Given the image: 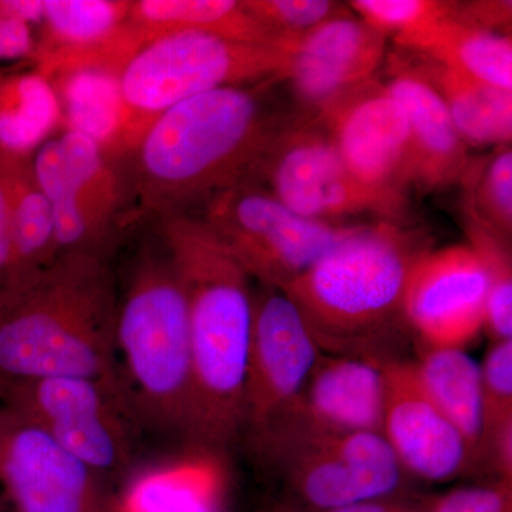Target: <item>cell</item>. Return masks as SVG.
<instances>
[{"instance_id":"6da1fadb","label":"cell","mask_w":512,"mask_h":512,"mask_svg":"<svg viewBox=\"0 0 512 512\" xmlns=\"http://www.w3.org/2000/svg\"><path fill=\"white\" fill-rule=\"evenodd\" d=\"M282 82L221 87L158 116L128 157L126 227L190 214L221 192L244 183L286 126L285 113L269 100Z\"/></svg>"},{"instance_id":"7a4b0ae2","label":"cell","mask_w":512,"mask_h":512,"mask_svg":"<svg viewBox=\"0 0 512 512\" xmlns=\"http://www.w3.org/2000/svg\"><path fill=\"white\" fill-rule=\"evenodd\" d=\"M156 222L187 296L194 387L190 444L222 454L241 429L254 323L252 279L201 217Z\"/></svg>"},{"instance_id":"3957f363","label":"cell","mask_w":512,"mask_h":512,"mask_svg":"<svg viewBox=\"0 0 512 512\" xmlns=\"http://www.w3.org/2000/svg\"><path fill=\"white\" fill-rule=\"evenodd\" d=\"M429 249L404 224H356L282 292L325 355L377 365L404 359L403 348L413 338L407 286Z\"/></svg>"},{"instance_id":"277c9868","label":"cell","mask_w":512,"mask_h":512,"mask_svg":"<svg viewBox=\"0 0 512 512\" xmlns=\"http://www.w3.org/2000/svg\"><path fill=\"white\" fill-rule=\"evenodd\" d=\"M117 306L110 258L60 255L25 295L0 311V383L49 377L120 383Z\"/></svg>"},{"instance_id":"5b68a950","label":"cell","mask_w":512,"mask_h":512,"mask_svg":"<svg viewBox=\"0 0 512 512\" xmlns=\"http://www.w3.org/2000/svg\"><path fill=\"white\" fill-rule=\"evenodd\" d=\"M116 366L141 427L190 443L194 387L187 296L157 237L138 251L117 306Z\"/></svg>"},{"instance_id":"8992f818","label":"cell","mask_w":512,"mask_h":512,"mask_svg":"<svg viewBox=\"0 0 512 512\" xmlns=\"http://www.w3.org/2000/svg\"><path fill=\"white\" fill-rule=\"evenodd\" d=\"M244 440L281 484L279 500L299 510L333 512L404 495L406 471L382 433L319 429L286 414Z\"/></svg>"},{"instance_id":"52a82bcc","label":"cell","mask_w":512,"mask_h":512,"mask_svg":"<svg viewBox=\"0 0 512 512\" xmlns=\"http://www.w3.org/2000/svg\"><path fill=\"white\" fill-rule=\"evenodd\" d=\"M292 52L207 33L164 36L144 46L117 74L120 124L111 158H126L158 116L221 87L288 79Z\"/></svg>"},{"instance_id":"ba28073f","label":"cell","mask_w":512,"mask_h":512,"mask_svg":"<svg viewBox=\"0 0 512 512\" xmlns=\"http://www.w3.org/2000/svg\"><path fill=\"white\" fill-rule=\"evenodd\" d=\"M0 404L42 427L107 484L133 473L143 427L120 383L92 377L0 383Z\"/></svg>"},{"instance_id":"9c48e42d","label":"cell","mask_w":512,"mask_h":512,"mask_svg":"<svg viewBox=\"0 0 512 512\" xmlns=\"http://www.w3.org/2000/svg\"><path fill=\"white\" fill-rule=\"evenodd\" d=\"M247 181L306 220L343 225L369 215L404 224L407 217V198L369 187L350 173L315 116H296Z\"/></svg>"},{"instance_id":"30bf717a","label":"cell","mask_w":512,"mask_h":512,"mask_svg":"<svg viewBox=\"0 0 512 512\" xmlns=\"http://www.w3.org/2000/svg\"><path fill=\"white\" fill-rule=\"evenodd\" d=\"M32 165L52 208L57 258L77 252L110 258L126 227L127 191L119 164L94 138L66 128L37 148Z\"/></svg>"},{"instance_id":"8fae6325","label":"cell","mask_w":512,"mask_h":512,"mask_svg":"<svg viewBox=\"0 0 512 512\" xmlns=\"http://www.w3.org/2000/svg\"><path fill=\"white\" fill-rule=\"evenodd\" d=\"M201 218L252 281L284 291L356 224L306 220L258 185L244 183L204 205Z\"/></svg>"},{"instance_id":"7c38bea8","label":"cell","mask_w":512,"mask_h":512,"mask_svg":"<svg viewBox=\"0 0 512 512\" xmlns=\"http://www.w3.org/2000/svg\"><path fill=\"white\" fill-rule=\"evenodd\" d=\"M107 487L42 427L0 404V512H111Z\"/></svg>"},{"instance_id":"4fadbf2b","label":"cell","mask_w":512,"mask_h":512,"mask_svg":"<svg viewBox=\"0 0 512 512\" xmlns=\"http://www.w3.org/2000/svg\"><path fill=\"white\" fill-rule=\"evenodd\" d=\"M322 356L305 320L278 289L254 291V323L249 348L239 439L279 419L298 400Z\"/></svg>"},{"instance_id":"5bb4252c","label":"cell","mask_w":512,"mask_h":512,"mask_svg":"<svg viewBox=\"0 0 512 512\" xmlns=\"http://www.w3.org/2000/svg\"><path fill=\"white\" fill-rule=\"evenodd\" d=\"M350 173L387 194L407 198L409 126L386 83L367 80L315 114Z\"/></svg>"},{"instance_id":"9a60e30c","label":"cell","mask_w":512,"mask_h":512,"mask_svg":"<svg viewBox=\"0 0 512 512\" xmlns=\"http://www.w3.org/2000/svg\"><path fill=\"white\" fill-rule=\"evenodd\" d=\"M487 276L468 244L429 249L414 266L406 318L423 349H463L485 328Z\"/></svg>"},{"instance_id":"2e32d148","label":"cell","mask_w":512,"mask_h":512,"mask_svg":"<svg viewBox=\"0 0 512 512\" xmlns=\"http://www.w3.org/2000/svg\"><path fill=\"white\" fill-rule=\"evenodd\" d=\"M380 366L382 434L406 474L447 483L473 470L466 441L424 389L414 362L390 360Z\"/></svg>"},{"instance_id":"e0dca14e","label":"cell","mask_w":512,"mask_h":512,"mask_svg":"<svg viewBox=\"0 0 512 512\" xmlns=\"http://www.w3.org/2000/svg\"><path fill=\"white\" fill-rule=\"evenodd\" d=\"M387 36L343 10L303 37L293 52L286 82L301 116H315L329 101L373 79Z\"/></svg>"},{"instance_id":"ac0fdd59","label":"cell","mask_w":512,"mask_h":512,"mask_svg":"<svg viewBox=\"0 0 512 512\" xmlns=\"http://www.w3.org/2000/svg\"><path fill=\"white\" fill-rule=\"evenodd\" d=\"M386 86L409 126L410 183L424 191L460 184L471 164L468 146L436 90L403 57L390 64Z\"/></svg>"},{"instance_id":"d6986e66","label":"cell","mask_w":512,"mask_h":512,"mask_svg":"<svg viewBox=\"0 0 512 512\" xmlns=\"http://www.w3.org/2000/svg\"><path fill=\"white\" fill-rule=\"evenodd\" d=\"M383 407L382 366L322 353L298 400L282 416L319 429L382 433Z\"/></svg>"},{"instance_id":"ffe728a7","label":"cell","mask_w":512,"mask_h":512,"mask_svg":"<svg viewBox=\"0 0 512 512\" xmlns=\"http://www.w3.org/2000/svg\"><path fill=\"white\" fill-rule=\"evenodd\" d=\"M221 453L192 447L191 453L133 471L111 512H224Z\"/></svg>"},{"instance_id":"44dd1931","label":"cell","mask_w":512,"mask_h":512,"mask_svg":"<svg viewBox=\"0 0 512 512\" xmlns=\"http://www.w3.org/2000/svg\"><path fill=\"white\" fill-rule=\"evenodd\" d=\"M0 183L8 200L12 228V276L5 309L53 265L57 247L52 208L37 184L32 157L0 153Z\"/></svg>"},{"instance_id":"7402d4cb","label":"cell","mask_w":512,"mask_h":512,"mask_svg":"<svg viewBox=\"0 0 512 512\" xmlns=\"http://www.w3.org/2000/svg\"><path fill=\"white\" fill-rule=\"evenodd\" d=\"M127 26L137 52L161 37L195 32L293 53L244 8L242 0H131Z\"/></svg>"},{"instance_id":"603a6c76","label":"cell","mask_w":512,"mask_h":512,"mask_svg":"<svg viewBox=\"0 0 512 512\" xmlns=\"http://www.w3.org/2000/svg\"><path fill=\"white\" fill-rule=\"evenodd\" d=\"M396 43L414 55L512 92V42L507 33L461 22L451 13Z\"/></svg>"},{"instance_id":"cb8c5ba5","label":"cell","mask_w":512,"mask_h":512,"mask_svg":"<svg viewBox=\"0 0 512 512\" xmlns=\"http://www.w3.org/2000/svg\"><path fill=\"white\" fill-rule=\"evenodd\" d=\"M412 66L439 94L467 146L511 144L512 92L426 57Z\"/></svg>"},{"instance_id":"d4e9b609","label":"cell","mask_w":512,"mask_h":512,"mask_svg":"<svg viewBox=\"0 0 512 512\" xmlns=\"http://www.w3.org/2000/svg\"><path fill=\"white\" fill-rule=\"evenodd\" d=\"M424 389L460 431L473 468L484 463L481 369L463 349H423L414 362Z\"/></svg>"},{"instance_id":"484cf974","label":"cell","mask_w":512,"mask_h":512,"mask_svg":"<svg viewBox=\"0 0 512 512\" xmlns=\"http://www.w3.org/2000/svg\"><path fill=\"white\" fill-rule=\"evenodd\" d=\"M62 120L59 94L42 73L0 74V153L33 157Z\"/></svg>"},{"instance_id":"4316f807","label":"cell","mask_w":512,"mask_h":512,"mask_svg":"<svg viewBox=\"0 0 512 512\" xmlns=\"http://www.w3.org/2000/svg\"><path fill=\"white\" fill-rule=\"evenodd\" d=\"M468 247L476 252L487 276L485 328L491 339H512V258L511 242L464 211Z\"/></svg>"},{"instance_id":"83f0119b","label":"cell","mask_w":512,"mask_h":512,"mask_svg":"<svg viewBox=\"0 0 512 512\" xmlns=\"http://www.w3.org/2000/svg\"><path fill=\"white\" fill-rule=\"evenodd\" d=\"M466 188L464 211L481 224L511 242L512 234V150L500 146L484 163L471 160L461 183Z\"/></svg>"},{"instance_id":"f1b7e54d","label":"cell","mask_w":512,"mask_h":512,"mask_svg":"<svg viewBox=\"0 0 512 512\" xmlns=\"http://www.w3.org/2000/svg\"><path fill=\"white\" fill-rule=\"evenodd\" d=\"M242 5L293 52L309 32L348 9L328 0H242Z\"/></svg>"},{"instance_id":"f546056e","label":"cell","mask_w":512,"mask_h":512,"mask_svg":"<svg viewBox=\"0 0 512 512\" xmlns=\"http://www.w3.org/2000/svg\"><path fill=\"white\" fill-rule=\"evenodd\" d=\"M456 2L437 0H353L349 9L396 42L451 15Z\"/></svg>"},{"instance_id":"4dcf8cb0","label":"cell","mask_w":512,"mask_h":512,"mask_svg":"<svg viewBox=\"0 0 512 512\" xmlns=\"http://www.w3.org/2000/svg\"><path fill=\"white\" fill-rule=\"evenodd\" d=\"M481 369L484 407V464L493 441L512 424V339L494 340Z\"/></svg>"},{"instance_id":"1f68e13d","label":"cell","mask_w":512,"mask_h":512,"mask_svg":"<svg viewBox=\"0 0 512 512\" xmlns=\"http://www.w3.org/2000/svg\"><path fill=\"white\" fill-rule=\"evenodd\" d=\"M423 503L424 512H512V483L464 485Z\"/></svg>"},{"instance_id":"d6a6232c","label":"cell","mask_w":512,"mask_h":512,"mask_svg":"<svg viewBox=\"0 0 512 512\" xmlns=\"http://www.w3.org/2000/svg\"><path fill=\"white\" fill-rule=\"evenodd\" d=\"M37 36L29 23L0 13V62L32 60L35 62Z\"/></svg>"},{"instance_id":"836d02e7","label":"cell","mask_w":512,"mask_h":512,"mask_svg":"<svg viewBox=\"0 0 512 512\" xmlns=\"http://www.w3.org/2000/svg\"><path fill=\"white\" fill-rule=\"evenodd\" d=\"M454 18L480 28L505 32L511 25V2H470L454 5Z\"/></svg>"},{"instance_id":"e575fe53","label":"cell","mask_w":512,"mask_h":512,"mask_svg":"<svg viewBox=\"0 0 512 512\" xmlns=\"http://www.w3.org/2000/svg\"><path fill=\"white\" fill-rule=\"evenodd\" d=\"M10 276H12V228L5 190L0 183V309L8 298Z\"/></svg>"},{"instance_id":"d590c367","label":"cell","mask_w":512,"mask_h":512,"mask_svg":"<svg viewBox=\"0 0 512 512\" xmlns=\"http://www.w3.org/2000/svg\"><path fill=\"white\" fill-rule=\"evenodd\" d=\"M333 512H424L423 500L402 495V497L383 498V500L366 501Z\"/></svg>"},{"instance_id":"8d00e7d4","label":"cell","mask_w":512,"mask_h":512,"mask_svg":"<svg viewBox=\"0 0 512 512\" xmlns=\"http://www.w3.org/2000/svg\"><path fill=\"white\" fill-rule=\"evenodd\" d=\"M262 512H308L299 510V508L293 507V505L285 503L282 500H274L272 503L266 505Z\"/></svg>"}]
</instances>
